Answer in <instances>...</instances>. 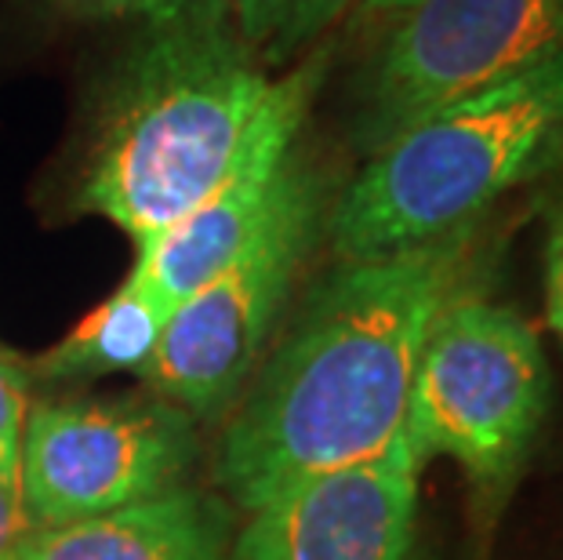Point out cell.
I'll return each instance as SVG.
<instances>
[{"label": "cell", "instance_id": "cell-15", "mask_svg": "<svg viewBox=\"0 0 563 560\" xmlns=\"http://www.w3.org/2000/svg\"><path fill=\"white\" fill-rule=\"evenodd\" d=\"M545 314L549 325L563 336V208L549 226L545 241Z\"/></svg>", "mask_w": 563, "mask_h": 560}, {"label": "cell", "instance_id": "cell-16", "mask_svg": "<svg viewBox=\"0 0 563 560\" xmlns=\"http://www.w3.org/2000/svg\"><path fill=\"white\" fill-rule=\"evenodd\" d=\"M22 531H26V520H22V509L19 503L11 498L4 487H0V560H8L11 550H15V542L22 539Z\"/></svg>", "mask_w": 563, "mask_h": 560}, {"label": "cell", "instance_id": "cell-14", "mask_svg": "<svg viewBox=\"0 0 563 560\" xmlns=\"http://www.w3.org/2000/svg\"><path fill=\"white\" fill-rule=\"evenodd\" d=\"M41 4L58 19H74V22H110V19H161L172 11L197 8V4H236L241 0H41Z\"/></svg>", "mask_w": 563, "mask_h": 560}, {"label": "cell", "instance_id": "cell-11", "mask_svg": "<svg viewBox=\"0 0 563 560\" xmlns=\"http://www.w3.org/2000/svg\"><path fill=\"white\" fill-rule=\"evenodd\" d=\"M172 306L157 299L135 273L69 336L37 356L33 372L47 383H91L113 372H142L164 336Z\"/></svg>", "mask_w": 563, "mask_h": 560}, {"label": "cell", "instance_id": "cell-10", "mask_svg": "<svg viewBox=\"0 0 563 560\" xmlns=\"http://www.w3.org/2000/svg\"><path fill=\"white\" fill-rule=\"evenodd\" d=\"M225 498L178 484L113 514L22 531L8 560H230Z\"/></svg>", "mask_w": 563, "mask_h": 560}, {"label": "cell", "instance_id": "cell-13", "mask_svg": "<svg viewBox=\"0 0 563 560\" xmlns=\"http://www.w3.org/2000/svg\"><path fill=\"white\" fill-rule=\"evenodd\" d=\"M26 367L0 345V487L19 503V455L26 426Z\"/></svg>", "mask_w": 563, "mask_h": 560}, {"label": "cell", "instance_id": "cell-12", "mask_svg": "<svg viewBox=\"0 0 563 560\" xmlns=\"http://www.w3.org/2000/svg\"><path fill=\"white\" fill-rule=\"evenodd\" d=\"M356 0H241L236 26L262 66H287L306 55Z\"/></svg>", "mask_w": 563, "mask_h": 560}, {"label": "cell", "instance_id": "cell-2", "mask_svg": "<svg viewBox=\"0 0 563 560\" xmlns=\"http://www.w3.org/2000/svg\"><path fill=\"white\" fill-rule=\"evenodd\" d=\"M269 88L233 4L150 19L95 110L77 208L157 241L233 172Z\"/></svg>", "mask_w": 563, "mask_h": 560}, {"label": "cell", "instance_id": "cell-5", "mask_svg": "<svg viewBox=\"0 0 563 560\" xmlns=\"http://www.w3.org/2000/svg\"><path fill=\"white\" fill-rule=\"evenodd\" d=\"M331 172L302 146L284 164L277 197L251 241L214 277L172 309L142 367L146 389L194 419H219L244 397L298 273L328 237Z\"/></svg>", "mask_w": 563, "mask_h": 560}, {"label": "cell", "instance_id": "cell-7", "mask_svg": "<svg viewBox=\"0 0 563 560\" xmlns=\"http://www.w3.org/2000/svg\"><path fill=\"white\" fill-rule=\"evenodd\" d=\"M393 19L356 85L353 135L364 153L563 52V0H415Z\"/></svg>", "mask_w": 563, "mask_h": 560}, {"label": "cell", "instance_id": "cell-17", "mask_svg": "<svg viewBox=\"0 0 563 560\" xmlns=\"http://www.w3.org/2000/svg\"><path fill=\"white\" fill-rule=\"evenodd\" d=\"M367 15H400L404 8H411L415 0H356Z\"/></svg>", "mask_w": 563, "mask_h": 560}, {"label": "cell", "instance_id": "cell-3", "mask_svg": "<svg viewBox=\"0 0 563 560\" xmlns=\"http://www.w3.org/2000/svg\"><path fill=\"white\" fill-rule=\"evenodd\" d=\"M563 168V52L407 124L334 197L328 241L371 259L484 226L512 189Z\"/></svg>", "mask_w": 563, "mask_h": 560}, {"label": "cell", "instance_id": "cell-1", "mask_svg": "<svg viewBox=\"0 0 563 560\" xmlns=\"http://www.w3.org/2000/svg\"><path fill=\"white\" fill-rule=\"evenodd\" d=\"M484 226L339 259L309 292L214 451V484L255 514L287 487L389 451L437 317L484 281Z\"/></svg>", "mask_w": 563, "mask_h": 560}, {"label": "cell", "instance_id": "cell-6", "mask_svg": "<svg viewBox=\"0 0 563 560\" xmlns=\"http://www.w3.org/2000/svg\"><path fill=\"white\" fill-rule=\"evenodd\" d=\"M197 419L157 393L30 404L19 509L30 531L113 514L186 484Z\"/></svg>", "mask_w": 563, "mask_h": 560}, {"label": "cell", "instance_id": "cell-4", "mask_svg": "<svg viewBox=\"0 0 563 560\" xmlns=\"http://www.w3.org/2000/svg\"><path fill=\"white\" fill-rule=\"evenodd\" d=\"M549 411V367L534 328L481 288L437 317L407 397L404 440L426 470L459 462L481 535L506 514Z\"/></svg>", "mask_w": 563, "mask_h": 560}, {"label": "cell", "instance_id": "cell-8", "mask_svg": "<svg viewBox=\"0 0 563 560\" xmlns=\"http://www.w3.org/2000/svg\"><path fill=\"white\" fill-rule=\"evenodd\" d=\"M323 74H328V47L302 55V63H291L284 77L273 80L241 157L222 186L157 241L139 248L131 273L172 309L203 288L266 219L284 164L302 139Z\"/></svg>", "mask_w": 563, "mask_h": 560}, {"label": "cell", "instance_id": "cell-9", "mask_svg": "<svg viewBox=\"0 0 563 560\" xmlns=\"http://www.w3.org/2000/svg\"><path fill=\"white\" fill-rule=\"evenodd\" d=\"M418 476L407 440L320 473L247 514L230 560H422Z\"/></svg>", "mask_w": 563, "mask_h": 560}]
</instances>
